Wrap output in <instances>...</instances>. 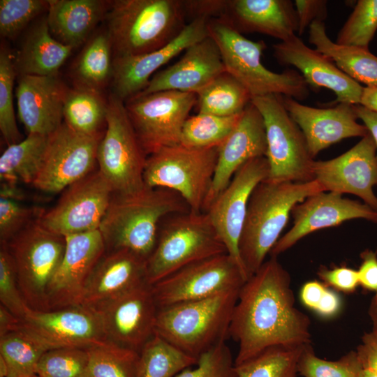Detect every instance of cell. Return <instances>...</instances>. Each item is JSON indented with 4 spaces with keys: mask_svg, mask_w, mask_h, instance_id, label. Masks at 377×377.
<instances>
[{
    "mask_svg": "<svg viewBox=\"0 0 377 377\" xmlns=\"http://www.w3.org/2000/svg\"><path fill=\"white\" fill-rule=\"evenodd\" d=\"M110 3L101 0H48L47 22L52 35L74 49L105 16Z\"/></svg>",
    "mask_w": 377,
    "mask_h": 377,
    "instance_id": "cell-30",
    "label": "cell"
},
{
    "mask_svg": "<svg viewBox=\"0 0 377 377\" xmlns=\"http://www.w3.org/2000/svg\"><path fill=\"white\" fill-rule=\"evenodd\" d=\"M147 281V260L128 249L106 251L86 287L82 304L95 309Z\"/></svg>",
    "mask_w": 377,
    "mask_h": 377,
    "instance_id": "cell-28",
    "label": "cell"
},
{
    "mask_svg": "<svg viewBox=\"0 0 377 377\" xmlns=\"http://www.w3.org/2000/svg\"><path fill=\"white\" fill-rule=\"evenodd\" d=\"M222 20L241 34H263L281 42L298 31L296 10L290 0H229Z\"/></svg>",
    "mask_w": 377,
    "mask_h": 377,
    "instance_id": "cell-29",
    "label": "cell"
},
{
    "mask_svg": "<svg viewBox=\"0 0 377 377\" xmlns=\"http://www.w3.org/2000/svg\"><path fill=\"white\" fill-rule=\"evenodd\" d=\"M47 350L24 332L16 330L0 337V356L10 377L36 376L39 360Z\"/></svg>",
    "mask_w": 377,
    "mask_h": 377,
    "instance_id": "cell-41",
    "label": "cell"
},
{
    "mask_svg": "<svg viewBox=\"0 0 377 377\" xmlns=\"http://www.w3.org/2000/svg\"><path fill=\"white\" fill-rule=\"evenodd\" d=\"M240 289L158 308L155 334L198 359L225 341Z\"/></svg>",
    "mask_w": 377,
    "mask_h": 377,
    "instance_id": "cell-5",
    "label": "cell"
},
{
    "mask_svg": "<svg viewBox=\"0 0 377 377\" xmlns=\"http://www.w3.org/2000/svg\"><path fill=\"white\" fill-rule=\"evenodd\" d=\"M368 313L372 321L373 330H377V293L371 302Z\"/></svg>",
    "mask_w": 377,
    "mask_h": 377,
    "instance_id": "cell-61",
    "label": "cell"
},
{
    "mask_svg": "<svg viewBox=\"0 0 377 377\" xmlns=\"http://www.w3.org/2000/svg\"><path fill=\"white\" fill-rule=\"evenodd\" d=\"M44 210L25 207L15 200L0 198V241L7 243L33 221Z\"/></svg>",
    "mask_w": 377,
    "mask_h": 377,
    "instance_id": "cell-49",
    "label": "cell"
},
{
    "mask_svg": "<svg viewBox=\"0 0 377 377\" xmlns=\"http://www.w3.org/2000/svg\"><path fill=\"white\" fill-rule=\"evenodd\" d=\"M225 71L219 49L209 36L188 47L173 65L153 75L147 87L135 96L161 91L197 94Z\"/></svg>",
    "mask_w": 377,
    "mask_h": 377,
    "instance_id": "cell-27",
    "label": "cell"
},
{
    "mask_svg": "<svg viewBox=\"0 0 377 377\" xmlns=\"http://www.w3.org/2000/svg\"><path fill=\"white\" fill-rule=\"evenodd\" d=\"M360 105L377 112V87H363Z\"/></svg>",
    "mask_w": 377,
    "mask_h": 377,
    "instance_id": "cell-60",
    "label": "cell"
},
{
    "mask_svg": "<svg viewBox=\"0 0 377 377\" xmlns=\"http://www.w3.org/2000/svg\"><path fill=\"white\" fill-rule=\"evenodd\" d=\"M147 157L124 102L112 94L108 101L105 129L98 147L97 164L114 193L131 194L145 187Z\"/></svg>",
    "mask_w": 377,
    "mask_h": 377,
    "instance_id": "cell-10",
    "label": "cell"
},
{
    "mask_svg": "<svg viewBox=\"0 0 377 377\" xmlns=\"http://www.w3.org/2000/svg\"><path fill=\"white\" fill-rule=\"evenodd\" d=\"M313 179L324 191L354 195L377 212L376 147L369 133L340 156L315 161Z\"/></svg>",
    "mask_w": 377,
    "mask_h": 377,
    "instance_id": "cell-19",
    "label": "cell"
},
{
    "mask_svg": "<svg viewBox=\"0 0 377 377\" xmlns=\"http://www.w3.org/2000/svg\"><path fill=\"white\" fill-rule=\"evenodd\" d=\"M268 175L269 164L265 156L249 160L239 168L204 212L208 214L227 253L246 274L239 253V240L252 192Z\"/></svg>",
    "mask_w": 377,
    "mask_h": 377,
    "instance_id": "cell-17",
    "label": "cell"
},
{
    "mask_svg": "<svg viewBox=\"0 0 377 377\" xmlns=\"http://www.w3.org/2000/svg\"><path fill=\"white\" fill-rule=\"evenodd\" d=\"M139 355L136 377H175L198 361L156 334Z\"/></svg>",
    "mask_w": 377,
    "mask_h": 377,
    "instance_id": "cell-37",
    "label": "cell"
},
{
    "mask_svg": "<svg viewBox=\"0 0 377 377\" xmlns=\"http://www.w3.org/2000/svg\"><path fill=\"white\" fill-rule=\"evenodd\" d=\"M362 263L357 269L360 285L364 289L377 293V252L370 249L360 255Z\"/></svg>",
    "mask_w": 377,
    "mask_h": 377,
    "instance_id": "cell-53",
    "label": "cell"
},
{
    "mask_svg": "<svg viewBox=\"0 0 377 377\" xmlns=\"http://www.w3.org/2000/svg\"><path fill=\"white\" fill-rule=\"evenodd\" d=\"M358 377H377V374L370 370L362 369Z\"/></svg>",
    "mask_w": 377,
    "mask_h": 377,
    "instance_id": "cell-62",
    "label": "cell"
},
{
    "mask_svg": "<svg viewBox=\"0 0 377 377\" xmlns=\"http://www.w3.org/2000/svg\"><path fill=\"white\" fill-rule=\"evenodd\" d=\"M309 28V41L315 50L330 58L342 72L358 83L377 87V57L369 49L332 41L323 21H314Z\"/></svg>",
    "mask_w": 377,
    "mask_h": 377,
    "instance_id": "cell-32",
    "label": "cell"
},
{
    "mask_svg": "<svg viewBox=\"0 0 377 377\" xmlns=\"http://www.w3.org/2000/svg\"><path fill=\"white\" fill-rule=\"evenodd\" d=\"M320 191H324L315 179L308 182L265 179L254 188L239 246L248 279L260 269L279 240L293 207Z\"/></svg>",
    "mask_w": 377,
    "mask_h": 377,
    "instance_id": "cell-3",
    "label": "cell"
},
{
    "mask_svg": "<svg viewBox=\"0 0 377 377\" xmlns=\"http://www.w3.org/2000/svg\"><path fill=\"white\" fill-rule=\"evenodd\" d=\"M196 101L195 93L161 91L137 96L124 102L147 156L180 143L183 126Z\"/></svg>",
    "mask_w": 377,
    "mask_h": 377,
    "instance_id": "cell-12",
    "label": "cell"
},
{
    "mask_svg": "<svg viewBox=\"0 0 377 377\" xmlns=\"http://www.w3.org/2000/svg\"><path fill=\"white\" fill-rule=\"evenodd\" d=\"M355 110L358 119H361L373 138L376 147L377 160V112L361 105H355Z\"/></svg>",
    "mask_w": 377,
    "mask_h": 377,
    "instance_id": "cell-57",
    "label": "cell"
},
{
    "mask_svg": "<svg viewBox=\"0 0 377 377\" xmlns=\"http://www.w3.org/2000/svg\"><path fill=\"white\" fill-rule=\"evenodd\" d=\"M48 1L1 0L0 34L15 38L34 18L47 10Z\"/></svg>",
    "mask_w": 377,
    "mask_h": 377,
    "instance_id": "cell-46",
    "label": "cell"
},
{
    "mask_svg": "<svg viewBox=\"0 0 377 377\" xmlns=\"http://www.w3.org/2000/svg\"><path fill=\"white\" fill-rule=\"evenodd\" d=\"M94 310L109 342L140 353L155 334L158 306L147 282Z\"/></svg>",
    "mask_w": 377,
    "mask_h": 377,
    "instance_id": "cell-18",
    "label": "cell"
},
{
    "mask_svg": "<svg viewBox=\"0 0 377 377\" xmlns=\"http://www.w3.org/2000/svg\"><path fill=\"white\" fill-rule=\"evenodd\" d=\"M307 345L269 347L235 365L237 377H296L300 355Z\"/></svg>",
    "mask_w": 377,
    "mask_h": 377,
    "instance_id": "cell-38",
    "label": "cell"
},
{
    "mask_svg": "<svg viewBox=\"0 0 377 377\" xmlns=\"http://www.w3.org/2000/svg\"><path fill=\"white\" fill-rule=\"evenodd\" d=\"M103 135L82 134L63 122L49 136L41 168L32 185L57 193L94 171Z\"/></svg>",
    "mask_w": 377,
    "mask_h": 377,
    "instance_id": "cell-16",
    "label": "cell"
},
{
    "mask_svg": "<svg viewBox=\"0 0 377 377\" xmlns=\"http://www.w3.org/2000/svg\"><path fill=\"white\" fill-rule=\"evenodd\" d=\"M73 50L52 35L44 17L29 32L14 59L16 71L20 75H57Z\"/></svg>",
    "mask_w": 377,
    "mask_h": 377,
    "instance_id": "cell-31",
    "label": "cell"
},
{
    "mask_svg": "<svg viewBox=\"0 0 377 377\" xmlns=\"http://www.w3.org/2000/svg\"><path fill=\"white\" fill-rule=\"evenodd\" d=\"M377 31V0H359L343 27L336 43L369 49Z\"/></svg>",
    "mask_w": 377,
    "mask_h": 377,
    "instance_id": "cell-43",
    "label": "cell"
},
{
    "mask_svg": "<svg viewBox=\"0 0 377 377\" xmlns=\"http://www.w3.org/2000/svg\"><path fill=\"white\" fill-rule=\"evenodd\" d=\"M20 330L46 350L89 347L109 342L96 311L75 305L45 311L29 309L15 330Z\"/></svg>",
    "mask_w": 377,
    "mask_h": 377,
    "instance_id": "cell-15",
    "label": "cell"
},
{
    "mask_svg": "<svg viewBox=\"0 0 377 377\" xmlns=\"http://www.w3.org/2000/svg\"><path fill=\"white\" fill-rule=\"evenodd\" d=\"M1 305L19 319L24 318L29 307L21 293L13 257L6 243L0 247Z\"/></svg>",
    "mask_w": 377,
    "mask_h": 377,
    "instance_id": "cell-47",
    "label": "cell"
},
{
    "mask_svg": "<svg viewBox=\"0 0 377 377\" xmlns=\"http://www.w3.org/2000/svg\"><path fill=\"white\" fill-rule=\"evenodd\" d=\"M207 29L219 49L226 71L248 90L251 99L268 94L298 101L308 97L309 85L299 72L289 69L278 73L263 65L262 55L267 47L264 40H251L222 20H209Z\"/></svg>",
    "mask_w": 377,
    "mask_h": 377,
    "instance_id": "cell-6",
    "label": "cell"
},
{
    "mask_svg": "<svg viewBox=\"0 0 377 377\" xmlns=\"http://www.w3.org/2000/svg\"><path fill=\"white\" fill-rule=\"evenodd\" d=\"M19 318L15 317L2 305L0 306V337L14 331L18 325Z\"/></svg>",
    "mask_w": 377,
    "mask_h": 377,
    "instance_id": "cell-59",
    "label": "cell"
},
{
    "mask_svg": "<svg viewBox=\"0 0 377 377\" xmlns=\"http://www.w3.org/2000/svg\"><path fill=\"white\" fill-rule=\"evenodd\" d=\"M66 248L47 290L48 311L80 305L106 247L99 230L65 237Z\"/></svg>",
    "mask_w": 377,
    "mask_h": 377,
    "instance_id": "cell-20",
    "label": "cell"
},
{
    "mask_svg": "<svg viewBox=\"0 0 377 377\" xmlns=\"http://www.w3.org/2000/svg\"><path fill=\"white\" fill-rule=\"evenodd\" d=\"M325 0H295L294 5L298 21L297 35L301 36L314 21H323L327 16Z\"/></svg>",
    "mask_w": 377,
    "mask_h": 377,
    "instance_id": "cell-52",
    "label": "cell"
},
{
    "mask_svg": "<svg viewBox=\"0 0 377 377\" xmlns=\"http://www.w3.org/2000/svg\"><path fill=\"white\" fill-rule=\"evenodd\" d=\"M267 144L262 114L251 103L242 112L232 132L218 147L213 180L205 199V212L223 191L235 172L251 159L265 156Z\"/></svg>",
    "mask_w": 377,
    "mask_h": 377,
    "instance_id": "cell-24",
    "label": "cell"
},
{
    "mask_svg": "<svg viewBox=\"0 0 377 377\" xmlns=\"http://www.w3.org/2000/svg\"><path fill=\"white\" fill-rule=\"evenodd\" d=\"M112 194L108 180L94 170L67 187L57 203L43 211L37 221L64 237L98 230Z\"/></svg>",
    "mask_w": 377,
    "mask_h": 377,
    "instance_id": "cell-14",
    "label": "cell"
},
{
    "mask_svg": "<svg viewBox=\"0 0 377 377\" xmlns=\"http://www.w3.org/2000/svg\"><path fill=\"white\" fill-rule=\"evenodd\" d=\"M248 279L228 254L188 265L151 285L158 308L240 289Z\"/></svg>",
    "mask_w": 377,
    "mask_h": 377,
    "instance_id": "cell-13",
    "label": "cell"
},
{
    "mask_svg": "<svg viewBox=\"0 0 377 377\" xmlns=\"http://www.w3.org/2000/svg\"><path fill=\"white\" fill-rule=\"evenodd\" d=\"M163 221L155 248L147 260L149 284L195 262L227 253L206 212L175 214Z\"/></svg>",
    "mask_w": 377,
    "mask_h": 377,
    "instance_id": "cell-7",
    "label": "cell"
},
{
    "mask_svg": "<svg viewBox=\"0 0 377 377\" xmlns=\"http://www.w3.org/2000/svg\"><path fill=\"white\" fill-rule=\"evenodd\" d=\"M84 377H136L139 353L111 342L87 348Z\"/></svg>",
    "mask_w": 377,
    "mask_h": 377,
    "instance_id": "cell-39",
    "label": "cell"
},
{
    "mask_svg": "<svg viewBox=\"0 0 377 377\" xmlns=\"http://www.w3.org/2000/svg\"><path fill=\"white\" fill-rule=\"evenodd\" d=\"M242 113L231 117L204 113L189 116L183 126L179 144L193 149L219 147L235 127Z\"/></svg>",
    "mask_w": 377,
    "mask_h": 377,
    "instance_id": "cell-40",
    "label": "cell"
},
{
    "mask_svg": "<svg viewBox=\"0 0 377 377\" xmlns=\"http://www.w3.org/2000/svg\"><path fill=\"white\" fill-rule=\"evenodd\" d=\"M290 215L292 228L274 244L271 256L277 257L311 233L347 221L360 219L377 223V212L367 205L329 191L308 196L293 207Z\"/></svg>",
    "mask_w": 377,
    "mask_h": 377,
    "instance_id": "cell-21",
    "label": "cell"
},
{
    "mask_svg": "<svg viewBox=\"0 0 377 377\" xmlns=\"http://www.w3.org/2000/svg\"><path fill=\"white\" fill-rule=\"evenodd\" d=\"M29 377H40V376H38V375H36V376H29Z\"/></svg>",
    "mask_w": 377,
    "mask_h": 377,
    "instance_id": "cell-63",
    "label": "cell"
},
{
    "mask_svg": "<svg viewBox=\"0 0 377 377\" xmlns=\"http://www.w3.org/2000/svg\"><path fill=\"white\" fill-rule=\"evenodd\" d=\"M88 364L87 349L61 348L47 350L38 361L40 377H84Z\"/></svg>",
    "mask_w": 377,
    "mask_h": 377,
    "instance_id": "cell-45",
    "label": "cell"
},
{
    "mask_svg": "<svg viewBox=\"0 0 377 377\" xmlns=\"http://www.w3.org/2000/svg\"><path fill=\"white\" fill-rule=\"evenodd\" d=\"M341 308L340 296L336 291L327 287L323 298L313 311L322 318H331L340 312Z\"/></svg>",
    "mask_w": 377,
    "mask_h": 377,
    "instance_id": "cell-56",
    "label": "cell"
},
{
    "mask_svg": "<svg viewBox=\"0 0 377 377\" xmlns=\"http://www.w3.org/2000/svg\"><path fill=\"white\" fill-rule=\"evenodd\" d=\"M263 116L267 149L269 175L273 182L313 180V163L304 135L286 110L282 95L268 94L251 99Z\"/></svg>",
    "mask_w": 377,
    "mask_h": 377,
    "instance_id": "cell-9",
    "label": "cell"
},
{
    "mask_svg": "<svg viewBox=\"0 0 377 377\" xmlns=\"http://www.w3.org/2000/svg\"><path fill=\"white\" fill-rule=\"evenodd\" d=\"M68 89L57 75H20L15 91L17 114L27 135H50L62 124Z\"/></svg>",
    "mask_w": 377,
    "mask_h": 377,
    "instance_id": "cell-26",
    "label": "cell"
},
{
    "mask_svg": "<svg viewBox=\"0 0 377 377\" xmlns=\"http://www.w3.org/2000/svg\"><path fill=\"white\" fill-rule=\"evenodd\" d=\"M6 244L26 304L35 311H48L47 290L64 256L65 237L36 220Z\"/></svg>",
    "mask_w": 377,
    "mask_h": 377,
    "instance_id": "cell-11",
    "label": "cell"
},
{
    "mask_svg": "<svg viewBox=\"0 0 377 377\" xmlns=\"http://www.w3.org/2000/svg\"><path fill=\"white\" fill-rule=\"evenodd\" d=\"M272 47L278 63L295 67L309 86L331 90L336 103L360 104L364 87L342 72L330 58L306 46L298 36Z\"/></svg>",
    "mask_w": 377,
    "mask_h": 377,
    "instance_id": "cell-23",
    "label": "cell"
},
{
    "mask_svg": "<svg viewBox=\"0 0 377 377\" xmlns=\"http://www.w3.org/2000/svg\"><path fill=\"white\" fill-rule=\"evenodd\" d=\"M105 17L114 57L161 48L187 24L183 0L112 1Z\"/></svg>",
    "mask_w": 377,
    "mask_h": 377,
    "instance_id": "cell-4",
    "label": "cell"
},
{
    "mask_svg": "<svg viewBox=\"0 0 377 377\" xmlns=\"http://www.w3.org/2000/svg\"><path fill=\"white\" fill-rule=\"evenodd\" d=\"M14 57L8 49L0 52V130L8 145L22 140L15 120L13 106V85L15 77Z\"/></svg>",
    "mask_w": 377,
    "mask_h": 377,
    "instance_id": "cell-42",
    "label": "cell"
},
{
    "mask_svg": "<svg viewBox=\"0 0 377 377\" xmlns=\"http://www.w3.org/2000/svg\"><path fill=\"white\" fill-rule=\"evenodd\" d=\"M362 370L356 351L337 360H326L315 355L311 344L303 350L297 367L303 377H358Z\"/></svg>",
    "mask_w": 377,
    "mask_h": 377,
    "instance_id": "cell-44",
    "label": "cell"
},
{
    "mask_svg": "<svg viewBox=\"0 0 377 377\" xmlns=\"http://www.w3.org/2000/svg\"><path fill=\"white\" fill-rule=\"evenodd\" d=\"M19 183L1 182L0 198L20 202L25 197Z\"/></svg>",
    "mask_w": 377,
    "mask_h": 377,
    "instance_id": "cell-58",
    "label": "cell"
},
{
    "mask_svg": "<svg viewBox=\"0 0 377 377\" xmlns=\"http://www.w3.org/2000/svg\"><path fill=\"white\" fill-rule=\"evenodd\" d=\"M318 275L326 286L341 292L350 293L360 286L357 270L346 266L323 267Z\"/></svg>",
    "mask_w": 377,
    "mask_h": 377,
    "instance_id": "cell-51",
    "label": "cell"
},
{
    "mask_svg": "<svg viewBox=\"0 0 377 377\" xmlns=\"http://www.w3.org/2000/svg\"><path fill=\"white\" fill-rule=\"evenodd\" d=\"M356 353L362 369L377 374V330L365 334Z\"/></svg>",
    "mask_w": 377,
    "mask_h": 377,
    "instance_id": "cell-54",
    "label": "cell"
},
{
    "mask_svg": "<svg viewBox=\"0 0 377 377\" xmlns=\"http://www.w3.org/2000/svg\"><path fill=\"white\" fill-rule=\"evenodd\" d=\"M327 286L318 281L306 282L301 288L300 293V300L302 304L314 311L323 298Z\"/></svg>",
    "mask_w": 377,
    "mask_h": 377,
    "instance_id": "cell-55",
    "label": "cell"
},
{
    "mask_svg": "<svg viewBox=\"0 0 377 377\" xmlns=\"http://www.w3.org/2000/svg\"><path fill=\"white\" fill-rule=\"evenodd\" d=\"M207 22L203 19L189 22L171 42L152 52L114 57L112 94L126 102L142 91L154 72L191 45L209 36Z\"/></svg>",
    "mask_w": 377,
    "mask_h": 377,
    "instance_id": "cell-22",
    "label": "cell"
},
{
    "mask_svg": "<svg viewBox=\"0 0 377 377\" xmlns=\"http://www.w3.org/2000/svg\"><path fill=\"white\" fill-rule=\"evenodd\" d=\"M190 211L177 193L167 188L145 187L131 194L114 193L99 230L106 251L128 249L147 260L167 216Z\"/></svg>",
    "mask_w": 377,
    "mask_h": 377,
    "instance_id": "cell-2",
    "label": "cell"
},
{
    "mask_svg": "<svg viewBox=\"0 0 377 377\" xmlns=\"http://www.w3.org/2000/svg\"><path fill=\"white\" fill-rule=\"evenodd\" d=\"M218 158V147L188 148L180 144L147 156L143 181L147 188L177 193L193 212H202Z\"/></svg>",
    "mask_w": 377,
    "mask_h": 377,
    "instance_id": "cell-8",
    "label": "cell"
},
{
    "mask_svg": "<svg viewBox=\"0 0 377 377\" xmlns=\"http://www.w3.org/2000/svg\"><path fill=\"white\" fill-rule=\"evenodd\" d=\"M175 377H237L235 360L225 341L198 358L195 365L186 368Z\"/></svg>",
    "mask_w": 377,
    "mask_h": 377,
    "instance_id": "cell-48",
    "label": "cell"
},
{
    "mask_svg": "<svg viewBox=\"0 0 377 377\" xmlns=\"http://www.w3.org/2000/svg\"><path fill=\"white\" fill-rule=\"evenodd\" d=\"M107 105L101 91L76 84L68 89L64 105V122L82 134L103 133L101 128L106 125Z\"/></svg>",
    "mask_w": 377,
    "mask_h": 377,
    "instance_id": "cell-34",
    "label": "cell"
},
{
    "mask_svg": "<svg viewBox=\"0 0 377 377\" xmlns=\"http://www.w3.org/2000/svg\"><path fill=\"white\" fill-rule=\"evenodd\" d=\"M282 100L289 115L302 131L313 158L343 139L369 134L367 127L357 121L355 105L339 103L332 108H318L288 96H282Z\"/></svg>",
    "mask_w": 377,
    "mask_h": 377,
    "instance_id": "cell-25",
    "label": "cell"
},
{
    "mask_svg": "<svg viewBox=\"0 0 377 377\" xmlns=\"http://www.w3.org/2000/svg\"><path fill=\"white\" fill-rule=\"evenodd\" d=\"M112 52L107 31L100 32L91 38L75 63L76 84L101 91L112 80Z\"/></svg>",
    "mask_w": 377,
    "mask_h": 377,
    "instance_id": "cell-36",
    "label": "cell"
},
{
    "mask_svg": "<svg viewBox=\"0 0 377 377\" xmlns=\"http://www.w3.org/2000/svg\"><path fill=\"white\" fill-rule=\"evenodd\" d=\"M50 135L29 134L8 145L0 158L1 182L33 184L41 168Z\"/></svg>",
    "mask_w": 377,
    "mask_h": 377,
    "instance_id": "cell-33",
    "label": "cell"
},
{
    "mask_svg": "<svg viewBox=\"0 0 377 377\" xmlns=\"http://www.w3.org/2000/svg\"><path fill=\"white\" fill-rule=\"evenodd\" d=\"M229 0H183L186 19L222 20L226 13Z\"/></svg>",
    "mask_w": 377,
    "mask_h": 377,
    "instance_id": "cell-50",
    "label": "cell"
},
{
    "mask_svg": "<svg viewBox=\"0 0 377 377\" xmlns=\"http://www.w3.org/2000/svg\"><path fill=\"white\" fill-rule=\"evenodd\" d=\"M228 335L239 346L235 365L272 346L311 343L310 320L295 307L290 274L276 256L265 260L241 288Z\"/></svg>",
    "mask_w": 377,
    "mask_h": 377,
    "instance_id": "cell-1",
    "label": "cell"
},
{
    "mask_svg": "<svg viewBox=\"0 0 377 377\" xmlns=\"http://www.w3.org/2000/svg\"><path fill=\"white\" fill-rule=\"evenodd\" d=\"M251 101L248 90L225 71L197 94L195 107L198 113L231 117L241 114Z\"/></svg>",
    "mask_w": 377,
    "mask_h": 377,
    "instance_id": "cell-35",
    "label": "cell"
}]
</instances>
